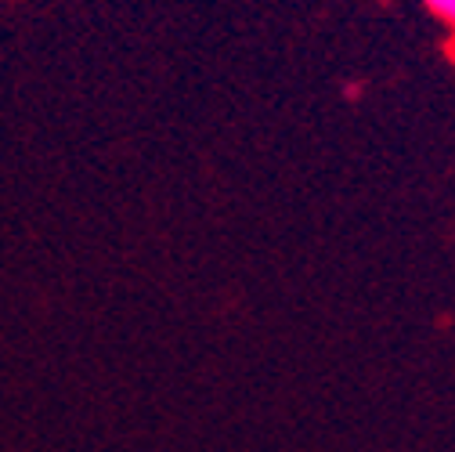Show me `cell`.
Returning <instances> with one entry per match:
<instances>
[{"mask_svg":"<svg viewBox=\"0 0 455 452\" xmlns=\"http://www.w3.org/2000/svg\"><path fill=\"white\" fill-rule=\"evenodd\" d=\"M423 8L434 19H441L448 29H455V0H423Z\"/></svg>","mask_w":455,"mask_h":452,"instance_id":"cell-1","label":"cell"},{"mask_svg":"<svg viewBox=\"0 0 455 452\" xmlns=\"http://www.w3.org/2000/svg\"><path fill=\"white\" fill-rule=\"evenodd\" d=\"M344 98L358 101V98H362V84H347V87H344Z\"/></svg>","mask_w":455,"mask_h":452,"instance_id":"cell-2","label":"cell"},{"mask_svg":"<svg viewBox=\"0 0 455 452\" xmlns=\"http://www.w3.org/2000/svg\"><path fill=\"white\" fill-rule=\"evenodd\" d=\"M448 54H451V66H455V40H451V47H448Z\"/></svg>","mask_w":455,"mask_h":452,"instance_id":"cell-3","label":"cell"}]
</instances>
